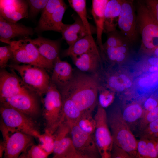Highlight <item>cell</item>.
Masks as SVG:
<instances>
[{"mask_svg":"<svg viewBox=\"0 0 158 158\" xmlns=\"http://www.w3.org/2000/svg\"><path fill=\"white\" fill-rule=\"evenodd\" d=\"M99 88L96 75L76 71L59 91L61 97L70 100L82 113H92L98 103Z\"/></svg>","mask_w":158,"mask_h":158,"instance_id":"cell-1","label":"cell"},{"mask_svg":"<svg viewBox=\"0 0 158 158\" xmlns=\"http://www.w3.org/2000/svg\"><path fill=\"white\" fill-rule=\"evenodd\" d=\"M107 120L113 144L126 151L130 157L137 156V141L123 119L121 110L116 108L109 112Z\"/></svg>","mask_w":158,"mask_h":158,"instance_id":"cell-2","label":"cell"},{"mask_svg":"<svg viewBox=\"0 0 158 158\" xmlns=\"http://www.w3.org/2000/svg\"><path fill=\"white\" fill-rule=\"evenodd\" d=\"M41 97L45 131L53 134L64 120L65 116L61 93L51 79L47 90Z\"/></svg>","mask_w":158,"mask_h":158,"instance_id":"cell-3","label":"cell"},{"mask_svg":"<svg viewBox=\"0 0 158 158\" xmlns=\"http://www.w3.org/2000/svg\"><path fill=\"white\" fill-rule=\"evenodd\" d=\"M8 67L17 72L23 82L31 91L41 97L47 90L51 81L45 68L34 65L17 63Z\"/></svg>","mask_w":158,"mask_h":158,"instance_id":"cell-4","label":"cell"},{"mask_svg":"<svg viewBox=\"0 0 158 158\" xmlns=\"http://www.w3.org/2000/svg\"><path fill=\"white\" fill-rule=\"evenodd\" d=\"M8 44L13 53V60L17 63L35 65L47 70H52L54 65L41 55L30 38L11 41Z\"/></svg>","mask_w":158,"mask_h":158,"instance_id":"cell-5","label":"cell"},{"mask_svg":"<svg viewBox=\"0 0 158 158\" xmlns=\"http://www.w3.org/2000/svg\"><path fill=\"white\" fill-rule=\"evenodd\" d=\"M136 14L142 44L147 49L153 51L158 47V24L145 4L139 3Z\"/></svg>","mask_w":158,"mask_h":158,"instance_id":"cell-6","label":"cell"},{"mask_svg":"<svg viewBox=\"0 0 158 158\" xmlns=\"http://www.w3.org/2000/svg\"><path fill=\"white\" fill-rule=\"evenodd\" d=\"M2 122L7 127L38 138L41 134L32 118L11 107L0 104Z\"/></svg>","mask_w":158,"mask_h":158,"instance_id":"cell-7","label":"cell"},{"mask_svg":"<svg viewBox=\"0 0 158 158\" xmlns=\"http://www.w3.org/2000/svg\"><path fill=\"white\" fill-rule=\"evenodd\" d=\"M0 129L5 147L4 158H18L29 146L33 144L32 136L7 127L1 122Z\"/></svg>","mask_w":158,"mask_h":158,"instance_id":"cell-8","label":"cell"},{"mask_svg":"<svg viewBox=\"0 0 158 158\" xmlns=\"http://www.w3.org/2000/svg\"><path fill=\"white\" fill-rule=\"evenodd\" d=\"M94 117L96 122L94 138L101 158H111L113 142L108 124L107 114L98 104Z\"/></svg>","mask_w":158,"mask_h":158,"instance_id":"cell-9","label":"cell"},{"mask_svg":"<svg viewBox=\"0 0 158 158\" xmlns=\"http://www.w3.org/2000/svg\"><path fill=\"white\" fill-rule=\"evenodd\" d=\"M54 158H82L77 152L71 138L70 128L65 120L53 134Z\"/></svg>","mask_w":158,"mask_h":158,"instance_id":"cell-10","label":"cell"},{"mask_svg":"<svg viewBox=\"0 0 158 158\" xmlns=\"http://www.w3.org/2000/svg\"><path fill=\"white\" fill-rule=\"evenodd\" d=\"M68 123L73 145L78 154L82 158H101L94 135L83 131L76 123Z\"/></svg>","mask_w":158,"mask_h":158,"instance_id":"cell-11","label":"cell"},{"mask_svg":"<svg viewBox=\"0 0 158 158\" xmlns=\"http://www.w3.org/2000/svg\"><path fill=\"white\" fill-rule=\"evenodd\" d=\"M133 2V0H122L118 20L121 32L127 40L130 41L135 40L139 33Z\"/></svg>","mask_w":158,"mask_h":158,"instance_id":"cell-12","label":"cell"},{"mask_svg":"<svg viewBox=\"0 0 158 158\" xmlns=\"http://www.w3.org/2000/svg\"><path fill=\"white\" fill-rule=\"evenodd\" d=\"M11 71L9 72L5 68L0 70V101L18 94L33 92L27 87L14 70L11 68Z\"/></svg>","mask_w":158,"mask_h":158,"instance_id":"cell-13","label":"cell"},{"mask_svg":"<svg viewBox=\"0 0 158 158\" xmlns=\"http://www.w3.org/2000/svg\"><path fill=\"white\" fill-rule=\"evenodd\" d=\"M37 95L33 92L22 93L0 101V104L16 109L33 118L40 112Z\"/></svg>","mask_w":158,"mask_h":158,"instance_id":"cell-14","label":"cell"},{"mask_svg":"<svg viewBox=\"0 0 158 158\" xmlns=\"http://www.w3.org/2000/svg\"><path fill=\"white\" fill-rule=\"evenodd\" d=\"M34 34L32 28L9 22L0 15V40L1 42L8 44L11 40L15 37H27Z\"/></svg>","mask_w":158,"mask_h":158,"instance_id":"cell-15","label":"cell"},{"mask_svg":"<svg viewBox=\"0 0 158 158\" xmlns=\"http://www.w3.org/2000/svg\"><path fill=\"white\" fill-rule=\"evenodd\" d=\"M52 70L51 80L59 91L69 83L74 72L71 65L67 62L61 60L59 56L54 63Z\"/></svg>","mask_w":158,"mask_h":158,"instance_id":"cell-16","label":"cell"},{"mask_svg":"<svg viewBox=\"0 0 158 158\" xmlns=\"http://www.w3.org/2000/svg\"><path fill=\"white\" fill-rule=\"evenodd\" d=\"M30 39L41 55L54 65L56 59L59 56V41L40 36L34 39Z\"/></svg>","mask_w":158,"mask_h":158,"instance_id":"cell-17","label":"cell"},{"mask_svg":"<svg viewBox=\"0 0 158 158\" xmlns=\"http://www.w3.org/2000/svg\"><path fill=\"white\" fill-rule=\"evenodd\" d=\"M61 33L62 39L66 41L69 47L80 39L90 34L78 16L75 18L73 23L70 24L64 23Z\"/></svg>","mask_w":158,"mask_h":158,"instance_id":"cell-18","label":"cell"},{"mask_svg":"<svg viewBox=\"0 0 158 158\" xmlns=\"http://www.w3.org/2000/svg\"><path fill=\"white\" fill-rule=\"evenodd\" d=\"M92 35H88L80 39L66 49L63 53L64 56H76L88 53L99 54Z\"/></svg>","mask_w":158,"mask_h":158,"instance_id":"cell-19","label":"cell"},{"mask_svg":"<svg viewBox=\"0 0 158 158\" xmlns=\"http://www.w3.org/2000/svg\"><path fill=\"white\" fill-rule=\"evenodd\" d=\"M91 13L96 25V40L100 49L103 50L102 35L104 31L105 11L108 0H92Z\"/></svg>","mask_w":158,"mask_h":158,"instance_id":"cell-20","label":"cell"},{"mask_svg":"<svg viewBox=\"0 0 158 158\" xmlns=\"http://www.w3.org/2000/svg\"><path fill=\"white\" fill-rule=\"evenodd\" d=\"M0 15L9 22L17 23L28 16L27 4L24 0H18L8 5L0 8Z\"/></svg>","mask_w":158,"mask_h":158,"instance_id":"cell-21","label":"cell"},{"mask_svg":"<svg viewBox=\"0 0 158 158\" xmlns=\"http://www.w3.org/2000/svg\"><path fill=\"white\" fill-rule=\"evenodd\" d=\"M122 4V0H108L105 11L103 32L107 34L116 30Z\"/></svg>","mask_w":158,"mask_h":158,"instance_id":"cell-22","label":"cell"},{"mask_svg":"<svg viewBox=\"0 0 158 158\" xmlns=\"http://www.w3.org/2000/svg\"><path fill=\"white\" fill-rule=\"evenodd\" d=\"M77 68L81 71L94 73L97 68L99 54L88 53L71 57Z\"/></svg>","mask_w":158,"mask_h":158,"instance_id":"cell-23","label":"cell"},{"mask_svg":"<svg viewBox=\"0 0 158 158\" xmlns=\"http://www.w3.org/2000/svg\"><path fill=\"white\" fill-rule=\"evenodd\" d=\"M61 98L65 119L69 123H76L82 112L70 100Z\"/></svg>","mask_w":158,"mask_h":158,"instance_id":"cell-24","label":"cell"},{"mask_svg":"<svg viewBox=\"0 0 158 158\" xmlns=\"http://www.w3.org/2000/svg\"><path fill=\"white\" fill-rule=\"evenodd\" d=\"M71 7L83 21L90 34L92 35L91 27L87 18L86 0H68Z\"/></svg>","mask_w":158,"mask_h":158,"instance_id":"cell-25","label":"cell"},{"mask_svg":"<svg viewBox=\"0 0 158 158\" xmlns=\"http://www.w3.org/2000/svg\"><path fill=\"white\" fill-rule=\"evenodd\" d=\"M65 3L64 0H48L42 11L38 24L36 28L41 26L51 15L56 12Z\"/></svg>","mask_w":158,"mask_h":158,"instance_id":"cell-26","label":"cell"},{"mask_svg":"<svg viewBox=\"0 0 158 158\" xmlns=\"http://www.w3.org/2000/svg\"><path fill=\"white\" fill-rule=\"evenodd\" d=\"M76 124L83 131L94 135L96 126V122L92 113H82Z\"/></svg>","mask_w":158,"mask_h":158,"instance_id":"cell-27","label":"cell"},{"mask_svg":"<svg viewBox=\"0 0 158 158\" xmlns=\"http://www.w3.org/2000/svg\"><path fill=\"white\" fill-rule=\"evenodd\" d=\"M143 111L142 107L137 104L127 107L122 113V117L127 123L134 122L142 116Z\"/></svg>","mask_w":158,"mask_h":158,"instance_id":"cell-28","label":"cell"},{"mask_svg":"<svg viewBox=\"0 0 158 158\" xmlns=\"http://www.w3.org/2000/svg\"><path fill=\"white\" fill-rule=\"evenodd\" d=\"M49 155L40 145L29 146L19 156L21 158H46Z\"/></svg>","mask_w":158,"mask_h":158,"instance_id":"cell-29","label":"cell"},{"mask_svg":"<svg viewBox=\"0 0 158 158\" xmlns=\"http://www.w3.org/2000/svg\"><path fill=\"white\" fill-rule=\"evenodd\" d=\"M107 34V40L103 46V49L104 48L116 47L124 44H123V40L126 39L121 32H119L116 30Z\"/></svg>","mask_w":158,"mask_h":158,"instance_id":"cell-30","label":"cell"},{"mask_svg":"<svg viewBox=\"0 0 158 158\" xmlns=\"http://www.w3.org/2000/svg\"><path fill=\"white\" fill-rule=\"evenodd\" d=\"M40 144L39 145L49 155L53 153L54 147V139L53 134L45 131L41 134L38 138Z\"/></svg>","mask_w":158,"mask_h":158,"instance_id":"cell-31","label":"cell"},{"mask_svg":"<svg viewBox=\"0 0 158 158\" xmlns=\"http://www.w3.org/2000/svg\"><path fill=\"white\" fill-rule=\"evenodd\" d=\"M13 53L11 46L8 45L0 47V67L1 69L7 66L8 62L10 59H13Z\"/></svg>","mask_w":158,"mask_h":158,"instance_id":"cell-32","label":"cell"},{"mask_svg":"<svg viewBox=\"0 0 158 158\" xmlns=\"http://www.w3.org/2000/svg\"><path fill=\"white\" fill-rule=\"evenodd\" d=\"M30 7V13L34 16L42 11L48 0H27Z\"/></svg>","mask_w":158,"mask_h":158,"instance_id":"cell-33","label":"cell"},{"mask_svg":"<svg viewBox=\"0 0 158 158\" xmlns=\"http://www.w3.org/2000/svg\"><path fill=\"white\" fill-rule=\"evenodd\" d=\"M144 128L146 137L150 140H158V119L149 123Z\"/></svg>","mask_w":158,"mask_h":158,"instance_id":"cell-34","label":"cell"},{"mask_svg":"<svg viewBox=\"0 0 158 158\" xmlns=\"http://www.w3.org/2000/svg\"><path fill=\"white\" fill-rule=\"evenodd\" d=\"M151 73L148 77L143 78L139 81L140 86L144 87H150L158 84V72Z\"/></svg>","mask_w":158,"mask_h":158,"instance_id":"cell-35","label":"cell"},{"mask_svg":"<svg viewBox=\"0 0 158 158\" xmlns=\"http://www.w3.org/2000/svg\"><path fill=\"white\" fill-rule=\"evenodd\" d=\"M114 98V95L111 93L106 91L100 92L98 97V104L104 108L112 103Z\"/></svg>","mask_w":158,"mask_h":158,"instance_id":"cell-36","label":"cell"},{"mask_svg":"<svg viewBox=\"0 0 158 158\" xmlns=\"http://www.w3.org/2000/svg\"><path fill=\"white\" fill-rule=\"evenodd\" d=\"M158 119V105L152 110L147 112L143 120V124L142 125L145 128L149 123Z\"/></svg>","mask_w":158,"mask_h":158,"instance_id":"cell-37","label":"cell"},{"mask_svg":"<svg viewBox=\"0 0 158 158\" xmlns=\"http://www.w3.org/2000/svg\"><path fill=\"white\" fill-rule=\"evenodd\" d=\"M147 139L145 138L137 141V156L142 158H147Z\"/></svg>","mask_w":158,"mask_h":158,"instance_id":"cell-38","label":"cell"},{"mask_svg":"<svg viewBox=\"0 0 158 158\" xmlns=\"http://www.w3.org/2000/svg\"><path fill=\"white\" fill-rule=\"evenodd\" d=\"M145 4L158 24V0H145Z\"/></svg>","mask_w":158,"mask_h":158,"instance_id":"cell-39","label":"cell"},{"mask_svg":"<svg viewBox=\"0 0 158 158\" xmlns=\"http://www.w3.org/2000/svg\"><path fill=\"white\" fill-rule=\"evenodd\" d=\"M156 141L152 140H148L147 141V158L158 157L156 147Z\"/></svg>","mask_w":158,"mask_h":158,"instance_id":"cell-40","label":"cell"},{"mask_svg":"<svg viewBox=\"0 0 158 158\" xmlns=\"http://www.w3.org/2000/svg\"><path fill=\"white\" fill-rule=\"evenodd\" d=\"M130 157L126 151L113 144L111 152V158H127Z\"/></svg>","mask_w":158,"mask_h":158,"instance_id":"cell-41","label":"cell"},{"mask_svg":"<svg viewBox=\"0 0 158 158\" xmlns=\"http://www.w3.org/2000/svg\"><path fill=\"white\" fill-rule=\"evenodd\" d=\"M104 49H105L107 55L110 60L116 61L118 52L116 47H107Z\"/></svg>","mask_w":158,"mask_h":158,"instance_id":"cell-42","label":"cell"},{"mask_svg":"<svg viewBox=\"0 0 158 158\" xmlns=\"http://www.w3.org/2000/svg\"><path fill=\"white\" fill-rule=\"evenodd\" d=\"M158 105L157 101L152 98H148L144 103V107L147 112L152 110Z\"/></svg>","mask_w":158,"mask_h":158,"instance_id":"cell-43","label":"cell"},{"mask_svg":"<svg viewBox=\"0 0 158 158\" xmlns=\"http://www.w3.org/2000/svg\"><path fill=\"white\" fill-rule=\"evenodd\" d=\"M119 77L122 80L123 83L125 88H128L131 86L132 85L131 81L125 75L121 74L119 75Z\"/></svg>","mask_w":158,"mask_h":158,"instance_id":"cell-44","label":"cell"},{"mask_svg":"<svg viewBox=\"0 0 158 158\" xmlns=\"http://www.w3.org/2000/svg\"><path fill=\"white\" fill-rule=\"evenodd\" d=\"M125 88V87L123 84L119 82L113 89L118 91L121 92L124 90Z\"/></svg>","mask_w":158,"mask_h":158,"instance_id":"cell-45","label":"cell"},{"mask_svg":"<svg viewBox=\"0 0 158 158\" xmlns=\"http://www.w3.org/2000/svg\"><path fill=\"white\" fill-rule=\"evenodd\" d=\"M148 62L151 66L158 65V57L150 58L148 59Z\"/></svg>","mask_w":158,"mask_h":158,"instance_id":"cell-46","label":"cell"},{"mask_svg":"<svg viewBox=\"0 0 158 158\" xmlns=\"http://www.w3.org/2000/svg\"><path fill=\"white\" fill-rule=\"evenodd\" d=\"M125 54L124 53L118 52L116 61L118 62H120L123 61L125 57Z\"/></svg>","mask_w":158,"mask_h":158,"instance_id":"cell-47","label":"cell"},{"mask_svg":"<svg viewBox=\"0 0 158 158\" xmlns=\"http://www.w3.org/2000/svg\"><path fill=\"white\" fill-rule=\"evenodd\" d=\"M5 149L4 144L3 141H1L0 143V157L2 158L4 155Z\"/></svg>","mask_w":158,"mask_h":158,"instance_id":"cell-48","label":"cell"},{"mask_svg":"<svg viewBox=\"0 0 158 158\" xmlns=\"http://www.w3.org/2000/svg\"><path fill=\"white\" fill-rule=\"evenodd\" d=\"M156 141V147L157 153L158 157V140Z\"/></svg>","mask_w":158,"mask_h":158,"instance_id":"cell-49","label":"cell"}]
</instances>
